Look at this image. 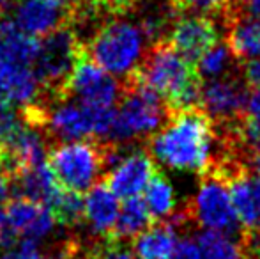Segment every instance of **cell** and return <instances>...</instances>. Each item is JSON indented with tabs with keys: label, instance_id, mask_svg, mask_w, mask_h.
Masks as SVG:
<instances>
[{
	"label": "cell",
	"instance_id": "obj_1",
	"mask_svg": "<svg viewBox=\"0 0 260 259\" xmlns=\"http://www.w3.org/2000/svg\"><path fill=\"white\" fill-rule=\"evenodd\" d=\"M218 144L214 121L202 107L168 114L156 133L147 138V149L156 162L174 170L207 174Z\"/></svg>",
	"mask_w": 260,
	"mask_h": 259
},
{
	"label": "cell",
	"instance_id": "obj_2",
	"mask_svg": "<svg viewBox=\"0 0 260 259\" xmlns=\"http://www.w3.org/2000/svg\"><path fill=\"white\" fill-rule=\"evenodd\" d=\"M133 75L163 100L167 116L200 107L204 80L197 66L182 57L168 41L149 45Z\"/></svg>",
	"mask_w": 260,
	"mask_h": 259
},
{
	"label": "cell",
	"instance_id": "obj_3",
	"mask_svg": "<svg viewBox=\"0 0 260 259\" xmlns=\"http://www.w3.org/2000/svg\"><path fill=\"white\" fill-rule=\"evenodd\" d=\"M124 91L119 100L115 123L106 142L129 144L135 138H147L167 121V108L159 96L131 73L122 80Z\"/></svg>",
	"mask_w": 260,
	"mask_h": 259
},
{
	"label": "cell",
	"instance_id": "obj_4",
	"mask_svg": "<svg viewBox=\"0 0 260 259\" xmlns=\"http://www.w3.org/2000/svg\"><path fill=\"white\" fill-rule=\"evenodd\" d=\"M46 160L62 188L83 194L108 172V142H57Z\"/></svg>",
	"mask_w": 260,
	"mask_h": 259
},
{
	"label": "cell",
	"instance_id": "obj_5",
	"mask_svg": "<svg viewBox=\"0 0 260 259\" xmlns=\"http://www.w3.org/2000/svg\"><path fill=\"white\" fill-rule=\"evenodd\" d=\"M145 36L138 23L110 20L85 46V55L110 75L126 78L144 59Z\"/></svg>",
	"mask_w": 260,
	"mask_h": 259
},
{
	"label": "cell",
	"instance_id": "obj_6",
	"mask_svg": "<svg viewBox=\"0 0 260 259\" xmlns=\"http://www.w3.org/2000/svg\"><path fill=\"white\" fill-rule=\"evenodd\" d=\"M85 55V48L68 23L41 38L34 73L41 83L39 98H64V89L76 64Z\"/></svg>",
	"mask_w": 260,
	"mask_h": 259
},
{
	"label": "cell",
	"instance_id": "obj_7",
	"mask_svg": "<svg viewBox=\"0 0 260 259\" xmlns=\"http://www.w3.org/2000/svg\"><path fill=\"white\" fill-rule=\"evenodd\" d=\"M186 211L191 222L204 229L225 233L239 240L244 233L243 224L234 210L229 187L211 172L200 176V187L197 195L186 204Z\"/></svg>",
	"mask_w": 260,
	"mask_h": 259
},
{
	"label": "cell",
	"instance_id": "obj_8",
	"mask_svg": "<svg viewBox=\"0 0 260 259\" xmlns=\"http://www.w3.org/2000/svg\"><path fill=\"white\" fill-rule=\"evenodd\" d=\"M53 211L46 204L14 197L4 208V225L0 229V247H11L20 240L38 242L48 236L57 225Z\"/></svg>",
	"mask_w": 260,
	"mask_h": 259
},
{
	"label": "cell",
	"instance_id": "obj_9",
	"mask_svg": "<svg viewBox=\"0 0 260 259\" xmlns=\"http://www.w3.org/2000/svg\"><path fill=\"white\" fill-rule=\"evenodd\" d=\"M248 93H251V89L246 85L239 68L225 76L204 82L200 107L214 125H230L248 114Z\"/></svg>",
	"mask_w": 260,
	"mask_h": 259
},
{
	"label": "cell",
	"instance_id": "obj_10",
	"mask_svg": "<svg viewBox=\"0 0 260 259\" xmlns=\"http://www.w3.org/2000/svg\"><path fill=\"white\" fill-rule=\"evenodd\" d=\"M124 91V82L106 73L83 55L64 89V98H75L92 107H115Z\"/></svg>",
	"mask_w": 260,
	"mask_h": 259
},
{
	"label": "cell",
	"instance_id": "obj_11",
	"mask_svg": "<svg viewBox=\"0 0 260 259\" xmlns=\"http://www.w3.org/2000/svg\"><path fill=\"white\" fill-rule=\"evenodd\" d=\"M157 170L147 148H131L105 174V185L120 199H133L147 188Z\"/></svg>",
	"mask_w": 260,
	"mask_h": 259
},
{
	"label": "cell",
	"instance_id": "obj_12",
	"mask_svg": "<svg viewBox=\"0 0 260 259\" xmlns=\"http://www.w3.org/2000/svg\"><path fill=\"white\" fill-rule=\"evenodd\" d=\"M167 41L189 63L197 64L204 53L221 41L219 21L207 14H182Z\"/></svg>",
	"mask_w": 260,
	"mask_h": 259
},
{
	"label": "cell",
	"instance_id": "obj_13",
	"mask_svg": "<svg viewBox=\"0 0 260 259\" xmlns=\"http://www.w3.org/2000/svg\"><path fill=\"white\" fill-rule=\"evenodd\" d=\"M66 16L68 6L52 0H18L11 20L27 34L45 38L66 23Z\"/></svg>",
	"mask_w": 260,
	"mask_h": 259
},
{
	"label": "cell",
	"instance_id": "obj_14",
	"mask_svg": "<svg viewBox=\"0 0 260 259\" xmlns=\"http://www.w3.org/2000/svg\"><path fill=\"white\" fill-rule=\"evenodd\" d=\"M226 187L230 190L234 210L244 229L260 227V172L246 169L236 172Z\"/></svg>",
	"mask_w": 260,
	"mask_h": 259
},
{
	"label": "cell",
	"instance_id": "obj_15",
	"mask_svg": "<svg viewBox=\"0 0 260 259\" xmlns=\"http://www.w3.org/2000/svg\"><path fill=\"white\" fill-rule=\"evenodd\" d=\"M119 197L105 183L94 185L85 195L83 220L87 222L92 235L100 240H108L119 217Z\"/></svg>",
	"mask_w": 260,
	"mask_h": 259
},
{
	"label": "cell",
	"instance_id": "obj_16",
	"mask_svg": "<svg viewBox=\"0 0 260 259\" xmlns=\"http://www.w3.org/2000/svg\"><path fill=\"white\" fill-rule=\"evenodd\" d=\"M39 41L23 32L11 18H0V66H32Z\"/></svg>",
	"mask_w": 260,
	"mask_h": 259
},
{
	"label": "cell",
	"instance_id": "obj_17",
	"mask_svg": "<svg viewBox=\"0 0 260 259\" xmlns=\"http://www.w3.org/2000/svg\"><path fill=\"white\" fill-rule=\"evenodd\" d=\"M177 231L172 222H156L131 240V250L138 259H174L179 243Z\"/></svg>",
	"mask_w": 260,
	"mask_h": 259
},
{
	"label": "cell",
	"instance_id": "obj_18",
	"mask_svg": "<svg viewBox=\"0 0 260 259\" xmlns=\"http://www.w3.org/2000/svg\"><path fill=\"white\" fill-rule=\"evenodd\" d=\"M13 190L16 197H25V199L46 204L50 208L55 203L57 195L60 194L62 187L55 180L48 162H45L18 174L13 180Z\"/></svg>",
	"mask_w": 260,
	"mask_h": 259
},
{
	"label": "cell",
	"instance_id": "obj_19",
	"mask_svg": "<svg viewBox=\"0 0 260 259\" xmlns=\"http://www.w3.org/2000/svg\"><path fill=\"white\" fill-rule=\"evenodd\" d=\"M225 41L239 63L260 55V23L248 14H239L225 27Z\"/></svg>",
	"mask_w": 260,
	"mask_h": 259
},
{
	"label": "cell",
	"instance_id": "obj_20",
	"mask_svg": "<svg viewBox=\"0 0 260 259\" xmlns=\"http://www.w3.org/2000/svg\"><path fill=\"white\" fill-rule=\"evenodd\" d=\"M154 218H152L151 211H149L145 200L133 197V199H126L122 204L117 217L115 227H113L112 235H110V242L117 243H126L137 238L140 233L147 231L151 225H154Z\"/></svg>",
	"mask_w": 260,
	"mask_h": 259
},
{
	"label": "cell",
	"instance_id": "obj_21",
	"mask_svg": "<svg viewBox=\"0 0 260 259\" xmlns=\"http://www.w3.org/2000/svg\"><path fill=\"white\" fill-rule=\"evenodd\" d=\"M145 204L154 222H167L177 213V197L172 183L159 169L151 178L145 188Z\"/></svg>",
	"mask_w": 260,
	"mask_h": 259
},
{
	"label": "cell",
	"instance_id": "obj_22",
	"mask_svg": "<svg viewBox=\"0 0 260 259\" xmlns=\"http://www.w3.org/2000/svg\"><path fill=\"white\" fill-rule=\"evenodd\" d=\"M181 14H207L219 21L225 27L243 14L241 11V0H172Z\"/></svg>",
	"mask_w": 260,
	"mask_h": 259
},
{
	"label": "cell",
	"instance_id": "obj_23",
	"mask_svg": "<svg viewBox=\"0 0 260 259\" xmlns=\"http://www.w3.org/2000/svg\"><path fill=\"white\" fill-rule=\"evenodd\" d=\"M197 71H199L200 78L204 82L209 80L219 78V76H225L229 73H234L241 68V63L234 57L230 46L226 45V41H219L216 46H212L209 52L204 53L200 57V61L195 64Z\"/></svg>",
	"mask_w": 260,
	"mask_h": 259
},
{
	"label": "cell",
	"instance_id": "obj_24",
	"mask_svg": "<svg viewBox=\"0 0 260 259\" xmlns=\"http://www.w3.org/2000/svg\"><path fill=\"white\" fill-rule=\"evenodd\" d=\"M197 243L204 259H246L241 240L225 233L204 229L197 236Z\"/></svg>",
	"mask_w": 260,
	"mask_h": 259
},
{
	"label": "cell",
	"instance_id": "obj_25",
	"mask_svg": "<svg viewBox=\"0 0 260 259\" xmlns=\"http://www.w3.org/2000/svg\"><path fill=\"white\" fill-rule=\"evenodd\" d=\"M83 203H85V197H82V194L62 188L50 210L53 211L60 225L75 227L83 220Z\"/></svg>",
	"mask_w": 260,
	"mask_h": 259
},
{
	"label": "cell",
	"instance_id": "obj_26",
	"mask_svg": "<svg viewBox=\"0 0 260 259\" xmlns=\"http://www.w3.org/2000/svg\"><path fill=\"white\" fill-rule=\"evenodd\" d=\"M25 125L20 108H13L7 103L0 105V148L11 140Z\"/></svg>",
	"mask_w": 260,
	"mask_h": 259
},
{
	"label": "cell",
	"instance_id": "obj_27",
	"mask_svg": "<svg viewBox=\"0 0 260 259\" xmlns=\"http://www.w3.org/2000/svg\"><path fill=\"white\" fill-rule=\"evenodd\" d=\"M0 259H57L52 250L43 252L36 242L20 240L11 247H2Z\"/></svg>",
	"mask_w": 260,
	"mask_h": 259
},
{
	"label": "cell",
	"instance_id": "obj_28",
	"mask_svg": "<svg viewBox=\"0 0 260 259\" xmlns=\"http://www.w3.org/2000/svg\"><path fill=\"white\" fill-rule=\"evenodd\" d=\"M96 259H138V257L133 254V250L127 249L126 243L103 240L100 245V250H98Z\"/></svg>",
	"mask_w": 260,
	"mask_h": 259
},
{
	"label": "cell",
	"instance_id": "obj_29",
	"mask_svg": "<svg viewBox=\"0 0 260 259\" xmlns=\"http://www.w3.org/2000/svg\"><path fill=\"white\" fill-rule=\"evenodd\" d=\"M241 75L250 89L260 87V55L243 61L241 63Z\"/></svg>",
	"mask_w": 260,
	"mask_h": 259
},
{
	"label": "cell",
	"instance_id": "obj_30",
	"mask_svg": "<svg viewBox=\"0 0 260 259\" xmlns=\"http://www.w3.org/2000/svg\"><path fill=\"white\" fill-rule=\"evenodd\" d=\"M174 259H204V257L199 243L193 242V240H181L177 243V250H175Z\"/></svg>",
	"mask_w": 260,
	"mask_h": 259
},
{
	"label": "cell",
	"instance_id": "obj_31",
	"mask_svg": "<svg viewBox=\"0 0 260 259\" xmlns=\"http://www.w3.org/2000/svg\"><path fill=\"white\" fill-rule=\"evenodd\" d=\"M105 4V7L112 14L119 16V14H126L129 11H133L142 0H101Z\"/></svg>",
	"mask_w": 260,
	"mask_h": 259
},
{
	"label": "cell",
	"instance_id": "obj_32",
	"mask_svg": "<svg viewBox=\"0 0 260 259\" xmlns=\"http://www.w3.org/2000/svg\"><path fill=\"white\" fill-rule=\"evenodd\" d=\"M11 190H13V178L6 170V167L0 163V203H4L9 197Z\"/></svg>",
	"mask_w": 260,
	"mask_h": 259
},
{
	"label": "cell",
	"instance_id": "obj_33",
	"mask_svg": "<svg viewBox=\"0 0 260 259\" xmlns=\"http://www.w3.org/2000/svg\"><path fill=\"white\" fill-rule=\"evenodd\" d=\"M241 11L260 23V0H241Z\"/></svg>",
	"mask_w": 260,
	"mask_h": 259
},
{
	"label": "cell",
	"instance_id": "obj_34",
	"mask_svg": "<svg viewBox=\"0 0 260 259\" xmlns=\"http://www.w3.org/2000/svg\"><path fill=\"white\" fill-rule=\"evenodd\" d=\"M248 116L260 118V87L251 89L250 100H248Z\"/></svg>",
	"mask_w": 260,
	"mask_h": 259
},
{
	"label": "cell",
	"instance_id": "obj_35",
	"mask_svg": "<svg viewBox=\"0 0 260 259\" xmlns=\"http://www.w3.org/2000/svg\"><path fill=\"white\" fill-rule=\"evenodd\" d=\"M9 98H7V91H6V85L2 82V76H0V105L2 103H7Z\"/></svg>",
	"mask_w": 260,
	"mask_h": 259
},
{
	"label": "cell",
	"instance_id": "obj_36",
	"mask_svg": "<svg viewBox=\"0 0 260 259\" xmlns=\"http://www.w3.org/2000/svg\"><path fill=\"white\" fill-rule=\"evenodd\" d=\"M13 6V0H0V18L6 14V11Z\"/></svg>",
	"mask_w": 260,
	"mask_h": 259
},
{
	"label": "cell",
	"instance_id": "obj_37",
	"mask_svg": "<svg viewBox=\"0 0 260 259\" xmlns=\"http://www.w3.org/2000/svg\"><path fill=\"white\" fill-rule=\"evenodd\" d=\"M98 250H100V249H98ZM98 250H96V252H92V254H89V256L82 257V259H96L98 257Z\"/></svg>",
	"mask_w": 260,
	"mask_h": 259
},
{
	"label": "cell",
	"instance_id": "obj_38",
	"mask_svg": "<svg viewBox=\"0 0 260 259\" xmlns=\"http://www.w3.org/2000/svg\"><path fill=\"white\" fill-rule=\"evenodd\" d=\"M4 225V208H0V229Z\"/></svg>",
	"mask_w": 260,
	"mask_h": 259
}]
</instances>
